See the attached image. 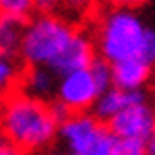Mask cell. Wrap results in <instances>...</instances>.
Listing matches in <instances>:
<instances>
[{"label": "cell", "mask_w": 155, "mask_h": 155, "mask_svg": "<svg viewBox=\"0 0 155 155\" xmlns=\"http://www.w3.org/2000/svg\"><path fill=\"white\" fill-rule=\"evenodd\" d=\"M35 8V0H0V15L15 17V19H27Z\"/></svg>", "instance_id": "12"}, {"label": "cell", "mask_w": 155, "mask_h": 155, "mask_svg": "<svg viewBox=\"0 0 155 155\" xmlns=\"http://www.w3.org/2000/svg\"><path fill=\"white\" fill-rule=\"evenodd\" d=\"M151 68L153 64H149L143 58L122 60L112 64V81L116 87L126 91H143V87L151 79Z\"/></svg>", "instance_id": "7"}, {"label": "cell", "mask_w": 155, "mask_h": 155, "mask_svg": "<svg viewBox=\"0 0 155 155\" xmlns=\"http://www.w3.org/2000/svg\"><path fill=\"white\" fill-rule=\"evenodd\" d=\"M66 112L58 104L33 97L25 91L8 93L0 99V132L8 145L23 153L48 149L58 137Z\"/></svg>", "instance_id": "2"}, {"label": "cell", "mask_w": 155, "mask_h": 155, "mask_svg": "<svg viewBox=\"0 0 155 155\" xmlns=\"http://www.w3.org/2000/svg\"><path fill=\"white\" fill-rule=\"evenodd\" d=\"M21 79H23V72L17 56L0 52V99L12 93L17 85L21 83Z\"/></svg>", "instance_id": "11"}, {"label": "cell", "mask_w": 155, "mask_h": 155, "mask_svg": "<svg viewBox=\"0 0 155 155\" xmlns=\"http://www.w3.org/2000/svg\"><path fill=\"white\" fill-rule=\"evenodd\" d=\"M95 46L99 56L116 64L128 58H143L155 64V29L124 6H114L101 15L95 29Z\"/></svg>", "instance_id": "3"}, {"label": "cell", "mask_w": 155, "mask_h": 155, "mask_svg": "<svg viewBox=\"0 0 155 155\" xmlns=\"http://www.w3.org/2000/svg\"><path fill=\"white\" fill-rule=\"evenodd\" d=\"M95 48L89 35L52 12H41L25 25L19 56L27 66H46L58 77L93 62Z\"/></svg>", "instance_id": "1"}, {"label": "cell", "mask_w": 155, "mask_h": 155, "mask_svg": "<svg viewBox=\"0 0 155 155\" xmlns=\"http://www.w3.org/2000/svg\"><path fill=\"white\" fill-rule=\"evenodd\" d=\"M60 2H64V0H35V8L39 12H52L58 8Z\"/></svg>", "instance_id": "14"}, {"label": "cell", "mask_w": 155, "mask_h": 155, "mask_svg": "<svg viewBox=\"0 0 155 155\" xmlns=\"http://www.w3.org/2000/svg\"><path fill=\"white\" fill-rule=\"evenodd\" d=\"M116 139H128V141H139L147 143L155 128V107L147 101V97L139 99L124 107L118 116L107 122Z\"/></svg>", "instance_id": "6"}, {"label": "cell", "mask_w": 155, "mask_h": 155, "mask_svg": "<svg viewBox=\"0 0 155 155\" xmlns=\"http://www.w3.org/2000/svg\"><path fill=\"white\" fill-rule=\"evenodd\" d=\"M2 141H4V139H2V132H0V143H2Z\"/></svg>", "instance_id": "19"}, {"label": "cell", "mask_w": 155, "mask_h": 155, "mask_svg": "<svg viewBox=\"0 0 155 155\" xmlns=\"http://www.w3.org/2000/svg\"><path fill=\"white\" fill-rule=\"evenodd\" d=\"M107 4H112V6H124V8H132V6H139V4H143L147 0H106Z\"/></svg>", "instance_id": "16"}, {"label": "cell", "mask_w": 155, "mask_h": 155, "mask_svg": "<svg viewBox=\"0 0 155 155\" xmlns=\"http://www.w3.org/2000/svg\"><path fill=\"white\" fill-rule=\"evenodd\" d=\"M110 155H149L147 145L139 141H128V139H116Z\"/></svg>", "instance_id": "13"}, {"label": "cell", "mask_w": 155, "mask_h": 155, "mask_svg": "<svg viewBox=\"0 0 155 155\" xmlns=\"http://www.w3.org/2000/svg\"><path fill=\"white\" fill-rule=\"evenodd\" d=\"M145 93L143 91H126V89H120L116 85H112L110 89H106L101 95L97 97L95 106L91 107L93 114L104 122H110L114 116H118L124 107H128L130 104L143 99Z\"/></svg>", "instance_id": "8"}, {"label": "cell", "mask_w": 155, "mask_h": 155, "mask_svg": "<svg viewBox=\"0 0 155 155\" xmlns=\"http://www.w3.org/2000/svg\"><path fill=\"white\" fill-rule=\"evenodd\" d=\"M147 151H149V155H155V128H153V132H151V137L147 139Z\"/></svg>", "instance_id": "17"}, {"label": "cell", "mask_w": 155, "mask_h": 155, "mask_svg": "<svg viewBox=\"0 0 155 155\" xmlns=\"http://www.w3.org/2000/svg\"><path fill=\"white\" fill-rule=\"evenodd\" d=\"M95 0H64V4L71 8V11H87Z\"/></svg>", "instance_id": "15"}, {"label": "cell", "mask_w": 155, "mask_h": 155, "mask_svg": "<svg viewBox=\"0 0 155 155\" xmlns=\"http://www.w3.org/2000/svg\"><path fill=\"white\" fill-rule=\"evenodd\" d=\"M25 35V21L0 15V52L19 56Z\"/></svg>", "instance_id": "10"}, {"label": "cell", "mask_w": 155, "mask_h": 155, "mask_svg": "<svg viewBox=\"0 0 155 155\" xmlns=\"http://www.w3.org/2000/svg\"><path fill=\"white\" fill-rule=\"evenodd\" d=\"M58 139L62 149L72 155H110L116 143L110 124L87 112L66 114L60 122Z\"/></svg>", "instance_id": "5"}, {"label": "cell", "mask_w": 155, "mask_h": 155, "mask_svg": "<svg viewBox=\"0 0 155 155\" xmlns=\"http://www.w3.org/2000/svg\"><path fill=\"white\" fill-rule=\"evenodd\" d=\"M114 85L112 81V64L106 60H93L89 66L77 68L58 77L56 87V104L66 114L87 112L95 106L97 97Z\"/></svg>", "instance_id": "4"}, {"label": "cell", "mask_w": 155, "mask_h": 155, "mask_svg": "<svg viewBox=\"0 0 155 155\" xmlns=\"http://www.w3.org/2000/svg\"><path fill=\"white\" fill-rule=\"evenodd\" d=\"M44 155H72V153L66 149H52V151H46Z\"/></svg>", "instance_id": "18"}, {"label": "cell", "mask_w": 155, "mask_h": 155, "mask_svg": "<svg viewBox=\"0 0 155 155\" xmlns=\"http://www.w3.org/2000/svg\"><path fill=\"white\" fill-rule=\"evenodd\" d=\"M23 91L39 99H48L56 95V87H58V74L50 71L46 66H29V71L21 79Z\"/></svg>", "instance_id": "9"}]
</instances>
